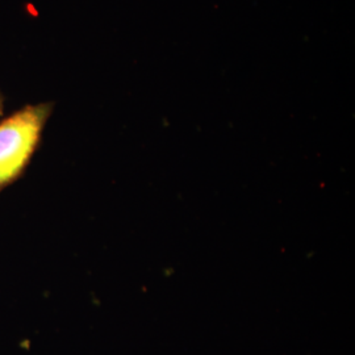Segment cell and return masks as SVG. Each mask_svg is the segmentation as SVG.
I'll list each match as a JSON object with an SVG mask.
<instances>
[{
  "instance_id": "6da1fadb",
  "label": "cell",
  "mask_w": 355,
  "mask_h": 355,
  "mask_svg": "<svg viewBox=\"0 0 355 355\" xmlns=\"http://www.w3.org/2000/svg\"><path fill=\"white\" fill-rule=\"evenodd\" d=\"M53 108L51 102L28 104L0 121V192L24 175Z\"/></svg>"
},
{
  "instance_id": "7a4b0ae2",
  "label": "cell",
  "mask_w": 355,
  "mask_h": 355,
  "mask_svg": "<svg viewBox=\"0 0 355 355\" xmlns=\"http://www.w3.org/2000/svg\"><path fill=\"white\" fill-rule=\"evenodd\" d=\"M3 114H4V96H3V94L0 91V116Z\"/></svg>"
}]
</instances>
